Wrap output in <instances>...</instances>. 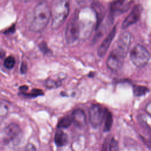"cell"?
I'll use <instances>...</instances> for the list:
<instances>
[{"instance_id":"1","label":"cell","mask_w":151,"mask_h":151,"mask_svg":"<svg viewBox=\"0 0 151 151\" xmlns=\"http://www.w3.org/2000/svg\"><path fill=\"white\" fill-rule=\"evenodd\" d=\"M50 18L51 11L50 7L45 1H41L34 9L29 29L35 32L41 31L48 24Z\"/></svg>"},{"instance_id":"2","label":"cell","mask_w":151,"mask_h":151,"mask_svg":"<svg viewBox=\"0 0 151 151\" xmlns=\"http://www.w3.org/2000/svg\"><path fill=\"white\" fill-rule=\"evenodd\" d=\"M50 11L52 28L57 29L68 17L70 11V0H52Z\"/></svg>"},{"instance_id":"3","label":"cell","mask_w":151,"mask_h":151,"mask_svg":"<svg viewBox=\"0 0 151 151\" xmlns=\"http://www.w3.org/2000/svg\"><path fill=\"white\" fill-rule=\"evenodd\" d=\"M130 59L136 67L143 68L148 64L150 54L144 46L137 44L130 51Z\"/></svg>"},{"instance_id":"4","label":"cell","mask_w":151,"mask_h":151,"mask_svg":"<svg viewBox=\"0 0 151 151\" xmlns=\"http://www.w3.org/2000/svg\"><path fill=\"white\" fill-rule=\"evenodd\" d=\"M80 27L78 11H76L69 21L65 29V37L69 44L75 42L80 37Z\"/></svg>"},{"instance_id":"5","label":"cell","mask_w":151,"mask_h":151,"mask_svg":"<svg viewBox=\"0 0 151 151\" xmlns=\"http://www.w3.org/2000/svg\"><path fill=\"white\" fill-rule=\"evenodd\" d=\"M108 110L100 104H93L88 112V119L94 128H97L103 123Z\"/></svg>"},{"instance_id":"6","label":"cell","mask_w":151,"mask_h":151,"mask_svg":"<svg viewBox=\"0 0 151 151\" xmlns=\"http://www.w3.org/2000/svg\"><path fill=\"white\" fill-rule=\"evenodd\" d=\"M21 130L19 126L14 123L6 126L2 133V142L5 145L17 142L21 137Z\"/></svg>"},{"instance_id":"7","label":"cell","mask_w":151,"mask_h":151,"mask_svg":"<svg viewBox=\"0 0 151 151\" xmlns=\"http://www.w3.org/2000/svg\"><path fill=\"white\" fill-rule=\"evenodd\" d=\"M124 57V55L116 48H114L110 53L106 61V65L111 71H117L123 67Z\"/></svg>"},{"instance_id":"8","label":"cell","mask_w":151,"mask_h":151,"mask_svg":"<svg viewBox=\"0 0 151 151\" xmlns=\"http://www.w3.org/2000/svg\"><path fill=\"white\" fill-rule=\"evenodd\" d=\"M132 2L131 0H114L110 5V16L113 17L122 14L127 11L130 7Z\"/></svg>"},{"instance_id":"9","label":"cell","mask_w":151,"mask_h":151,"mask_svg":"<svg viewBox=\"0 0 151 151\" xmlns=\"http://www.w3.org/2000/svg\"><path fill=\"white\" fill-rule=\"evenodd\" d=\"M131 42V34L128 31L122 33L117 41L116 49L126 57L127 55Z\"/></svg>"},{"instance_id":"10","label":"cell","mask_w":151,"mask_h":151,"mask_svg":"<svg viewBox=\"0 0 151 151\" xmlns=\"http://www.w3.org/2000/svg\"><path fill=\"white\" fill-rule=\"evenodd\" d=\"M140 16V8L139 5H136L133 8L130 13L123 21L122 24V28L123 29H125L132 25L136 23L139 19Z\"/></svg>"},{"instance_id":"11","label":"cell","mask_w":151,"mask_h":151,"mask_svg":"<svg viewBox=\"0 0 151 151\" xmlns=\"http://www.w3.org/2000/svg\"><path fill=\"white\" fill-rule=\"evenodd\" d=\"M116 34V27H114L111 31L109 33L106 38L103 41L97 50V54L100 57H103L106 55Z\"/></svg>"},{"instance_id":"12","label":"cell","mask_w":151,"mask_h":151,"mask_svg":"<svg viewBox=\"0 0 151 151\" xmlns=\"http://www.w3.org/2000/svg\"><path fill=\"white\" fill-rule=\"evenodd\" d=\"M73 123L78 129H83L87 125V117L84 111L80 109L74 110L71 114Z\"/></svg>"},{"instance_id":"13","label":"cell","mask_w":151,"mask_h":151,"mask_svg":"<svg viewBox=\"0 0 151 151\" xmlns=\"http://www.w3.org/2000/svg\"><path fill=\"white\" fill-rule=\"evenodd\" d=\"M54 141L58 147H63L66 145L68 142L67 134L62 130L59 129L55 133Z\"/></svg>"},{"instance_id":"14","label":"cell","mask_w":151,"mask_h":151,"mask_svg":"<svg viewBox=\"0 0 151 151\" xmlns=\"http://www.w3.org/2000/svg\"><path fill=\"white\" fill-rule=\"evenodd\" d=\"M73 123L71 116H65L62 117L58 122L57 127L59 129H66L71 126Z\"/></svg>"},{"instance_id":"15","label":"cell","mask_w":151,"mask_h":151,"mask_svg":"<svg viewBox=\"0 0 151 151\" xmlns=\"http://www.w3.org/2000/svg\"><path fill=\"white\" fill-rule=\"evenodd\" d=\"M9 107L8 103L4 100H0V122L8 115Z\"/></svg>"},{"instance_id":"16","label":"cell","mask_w":151,"mask_h":151,"mask_svg":"<svg viewBox=\"0 0 151 151\" xmlns=\"http://www.w3.org/2000/svg\"><path fill=\"white\" fill-rule=\"evenodd\" d=\"M133 92L135 96L141 97L146 95L149 92V89L143 86L135 85L133 87Z\"/></svg>"},{"instance_id":"17","label":"cell","mask_w":151,"mask_h":151,"mask_svg":"<svg viewBox=\"0 0 151 151\" xmlns=\"http://www.w3.org/2000/svg\"><path fill=\"white\" fill-rule=\"evenodd\" d=\"M104 121V132L110 131L112 127L113 123V116H112L111 113L107 111Z\"/></svg>"},{"instance_id":"18","label":"cell","mask_w":151,"mask_h":151,"mask_svg":"<svg viewBox=\"0 0 151 151\" xmlns=\"http://www.w3.org/2000/svg\"><path fill=\"white\" fill-rule=\"evenodd\" d=\"M45 85L48 88H55L61 86V82L60 81L50 78L46 80Z\"/></svg>"},{"instance_id":"19","label":"cell","mask_w":151,"mask_h":151,"mask_svg":"<svg viewBox=\"0 0 151 151\" xmlns=\"http://www.w3.org/2000/svg\"><path fill=\"white\" fill-rule=\"evenodd\" d=\"M15 64V58L12 56H9L5 58L4 65L7 69H12Z\"/></svg>"},{"instance_id":"20","label":"cell","mask_w":151,"mask_h":151,"mask_svg":"<svg viewBox=\"0 0 151 151\" xmlns=\"http://www.w3.org/2000/svg\"><path fill=\"white\" fill-rule=\"evenodd\" d=\"M109 150H113V151L119 150L118 142L114 138H112L110 141V143H109Z\"/></svg>"},{"instance_id":"21","label":"cell","mask_w":151,"mask_h":151,"mask_svg":"<svg viewBox=\"0 0 151 151\" xmlns=\"http://www.w3.org/2000/svg\"><path fill=\"white\" fill-rule=\"evenodd\" d=\"M42 94H43V93L40 89H34L32 90L31 93H28V94L23 93V94H24L25 96H27L28 97H31V98L42 95Z\"/></svg>"},{"instance_id":"22","label":"cell","mask_w":151,"mask_h":151,"mask_svg":"<svg viewBox=\"0 0 151 151\" xmlns=\"http://www.w3.org/2000/svg\"><path fill=\"white\" fill-rule=\"evenodd\" d=\"M40 48L44 53H47L48 51V48H47V46L44 42H42L41 43V44L40 45Z\"/></svg>"},{"instance_id":"23","label":"cell","mask_w":151,"mask_h":151,"mask_svg":"<svg viewBox=\"0 0 151 151\" xmlns=\"http://www.w3.org/2000/svg\"><path fill=\"white\" fill-rule=\"evenodd\" d=\"M27 64L24 62H22V64L21 65V67H20V71H21V73L24 74V73H25L27 71Z\"/></svg>"},{"instance_id":"24","label":"cell","mask_w":151,"mask_h":151,"mask_svg":"<svg viewBox=\"0 0 151 151\" xmlns=\"http://www.w3.org/2000/svg\"><path fill=\"white\" fill-rule=\"evenodd\" d=\"M145 110L146 113L151 117V101L146 105L145 107Z\"/></svg>"},{"instance_id":"25","label":"cell","mask_w":151,"mask_h":151,"mask_svg":"<svg viewBox=\"0 0 151 151\" xmlns=\"http://www.w3.org/2000/svg\"><path fill=\"white\" fill-rule=\"evenodd\" d=\"M25 149L28 150H36V148L35 147V146L32 144L28 143Z\"/></svg>"},{"instance_id":"26","label":"cell","mask_w":151,"mask_h":151,"mask_svg":"<svg viewBox=\"0 0 151 151\" xmlns=\"http://www.w3.org/2000/svg\"><path fill=\"white\" fill-rule=\"evenodd\" d=\"M4 55H5V52L2 50H0V58H2Z\"/></svg>"},{"instance_id":"27","label":"cell","mask_w":151,"mask_h":151,"mask_svg":"<svg viewBox=\"0 0 151 151\" xmlns=\"http://www.w3.org/2000/svg\"><path fill=\"white\" fill-rule=\"evenodd\" d=\"M21 1H22V2H27V1H29L30 0H20Z\"/></svg>"}]
</instances>
